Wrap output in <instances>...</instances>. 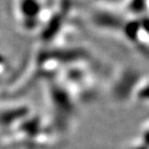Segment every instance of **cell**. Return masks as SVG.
<instances>
[{"mask_svg":"<svg viewBox=\"0 0 149 149\" xmlns=\"http://www.w3.org/2000/svg\"><path fill=\"white\" fill-rule=\"evenodd\" d=\"M18 9L22 17L23 26L27 29H34L38 24V16L42 10L40 0H18Z\"/></svg>","mask_w":149,"mask_h":149,"instance_id":"1","label":"cell"},{"mask_svg":"<svg viewBox=\"0 0 149 149\" xmlns=\"http://www.w3.org/2000/svg\"><path fill=\"white\" fill-rule=\"evenodd\" d=\"M91 21L94 26L100 27L103 30L105 29V30L116 31V30H123L125 27V23L123 22L120 17L114 12L105 10L94 11L91 16Z\"/></svg>","mask_w":149,"mask_h":149,"instance_id":"2","label":"cell"},{"mask_svg":"<svg viewBox=\"0 0 149 149\" xmlns=\"http://www.w3.org/2000/svg\"><path fill=\"white\" fill-rule=\"evenodd\" d=\"M96 1H100V2H106V3H120L123 2V0H96Z\"/></svg>","mask_w":149,"mask_h":149,"instance_id":"3","label":"cell"}]
</instances>
